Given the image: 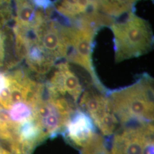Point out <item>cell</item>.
<instances>
[{
	"instance_id": "obj_15",
	"label": "cell",
	"mask_w": 154,
	"mask_h": 154,
	"mask_svg": "<svg viewBox=\"0 0 154 154\" xmlns=\"http://www.w3.org/2000/svg\"><path fill=\"white\" fill-rule=\"evenodd\" d=\"M33 4L39 9L47 10L51 6L52 2L50 0H30Z\"/></svg>"
},
{
	"instance_id": "obj_4",
	"label": "cell",
	"mask_w": 154,
	"mask_h": 154,
	"mask_svg": "<svg viewBox=\"0 0 154 154\" xmlns=\"http://www.w3.org/2000/svg\"><path fill=\"white\" fill-rule=\"evenodd\" d=\"M111 154H154V123L121 125L114 134Z\"/></svg>"
},
{
	"instance_id": "obj_14",
	"label": "cell",
	"mask_w": 154,
	"mask_h": 154,
	"mask_svg": "<svg viewBox=\"0 0 154 154\" xmlns=\"http://www.w3.org/2000/svg\"><path fill=\"white\" fill-rule=\"evenodd\" d=\"M5 58V35L0 31V67L3 65Z\"/></svg>"
},
{
	"instance_id": "obj_17",
	"label": "cell",
	"mask_w": 154,
	"mask_h": 154,
	"mask_svg": "<svg viewBox=\"0 0 154 154\" xmlns=\"http://www.w3.org/2000/svg\"><path fill=\"white\" fill-rule=\"evenodd\" d=\"M0 154H11V152L8 149H4L3 147L0 146Z\"/></svg>"
},
{
	"instance_id": "obj_8",
	"label": "cell",
	"mask_w": 154,
	"mask_h": 154,
	"mask_svg": "<svg viewBox=\"0 0 154 154\" xmlns=\"http://www.w3.org/2000/svg\"><path fill=\"white\" fill-rule=\"evenodd\" d=\"M96 128L91 118L78 107L70 116L62 134L71 144L82 149L97 133Z\"/></svg>"
},
{
	"instance_id": "obj_12",
	"label": "cell",
	"mask_w": 154,
	"mask_h": 154,
	"mask_svg": "<svg viewBox=\"0 0 154 154\" xmlns=\"http://www.w3.org/2000/svg\"><path fill=\"white\" fill-rule=\"evenodd\" d=\"M138 0H98L99 10L112 18H118L129 11H132Z\"/></svg>"
},
{
	"instance_id": "obj_2",
	"label": "cell",
	"mask_w": 154,
	"mask_h": 154,
	"mask_svg": "<svg viewBox=\"0 0 154 154\" xmlns=\"http://www.w3.org/2000/svg\"><path fill=\"white\" fill-rule=\"evenodd\" d=\"M110 27L116 63L144 55L152 49L154 35L150 24L133 11L114 19Z\"/></svg>"
},
{
	"instance_id": "obj_13",
	"label": "cell",
	"mask_w": 154,
	"mask_h": 154,
	"mask_svg": "<svg viewBox=\"0 0 154 154\" xmlns=\"http://www.w3.org/2000/svg\"><path fill=\"white\" fill-rule=\"evenodd\" d=\"M11 109L9 112L11 118L18 125L34 117V108L26 103H17L13 105Z\"/></svg>"
},
{
	"instance_id": "obj_1",
	"label": "cell",
	"mask_w": 154,
	"mask_h": 154,
	"mask_svg": "<svg viewBox=\"0 0 154 154\" xmlns=\"http://www.w3.org/2000/svg\"><path fill=\"white\" fill-rule=\"evenodd\" d=\"M154 79L138 76L132 85L109 91L107 96L120 126L130 123H154Z\"/></svg>"
},
{
	"instance_id": "obj_18",
	"label": "cell",
	"mask_w": 154,
	"mask_h": 154,
	"mask_svg": "<svg viewBox=\"0 0 154 154\" xmlns=\"http://www.w3.org/2000/svg\"><path fill=\"white\" fill-rule=\"evenodd\" d=\"M10 0H0V6L4 5L5 4H8Z\"/></svg>"
},
{
	"instance_id": "obj_11",
	"label": "cell",
	"mask_w": 154,
	"mask_h": 154,
	"mask_svg": "<svg viewBox=\"0 0 154 154\" xmlns=\"http://www.w3.org/2000/svg\"><path fill=\"white\" fill-rule=\"evenodd\" d=\"M26 42L25 58L29 68L32 72L39 75L48 74L55 66V61L46 54L37 41Z\"/></svg>"
},
{
	"instance_id": "obj_6",
	"label": "cell",
	"mask_w": 154,
	"mask_h": 154,
	"mask_svg": "<svg viewBox=\"0 0 154 154\" xmlns=\"http://www.w3.org/2000/svg\"><path fill=\"white\" fill-rule=\"evenodd\" d=\"M54 67L49 80L45 83L46 88L51 93L69 99L78 107L83 88L78 75L66 61L58 62Z\"/></svg>"
},
{
	"instance_id": "obj_5",
	"label": "cell",
	"mask_w": 154,
	"mask_h": 154,
	"mask_svg": "<svg viewBox=\"0 0 154 154\" xmlns=\"http://www.w3.org/2000/svg\"><path fill=\"white\" fill-rule=\"evenodd\" d=\"M78 107L91 118L96 128L104 136L113 135L120 126L107 94L102 93L94 88H90L83 92Z\"/></svg>"
},
{
	"instance_id": "obj_16",
	"label": "cell",
	"mask_w": 154,
	"mask_h": 154,
	"mask_svg": "<svg viewBox=\"0 0 154 154\" xmlns=\"http://www.w3.org/2000/svg\"><path fill=\"white\" fill-rule=\"evenodd\" d=\"M7 85L6 75L4 73L0 72V93Z\"/></svg>"
},
{
	"instance_id": "obj_7",
	"label": "cell",
	"mask_w": 154,
	"mask_h": 154,
	"mask_svg": "<svg viewBox=\"0 0 154 154\" xmlns=\"http://www.w3.org/2000/svg\"><path fill=\"white\" fill-rule=\"evenodd\" d=\"M35 30L37 42L46 54L55 63L65 61L66 46L61 24L46 16L44 22Z\"/></svg>"
},
{
	"instance_id": "obj_3",
	"label": "cell",
	"mask_w": 154,
	"mask_h": 154,
	"mask_svg": "<svg viewBox=\"0 0 154 154\" xmlns=\"http://www.w3.org/2000/svg\"><path fill=\"white\" fill-rule=\"evenodd\" d=\"M77 105L69 99L50 93L45 83L34 110V117L48 138L62 134Z\"/></svg>"
},
{
	"instance_id": "obj_10",
	"label": "cell",
	"mask_w": 154,
	"mask_h": 154,
	"mask_svg": "<svg viewBox=\"0 0 154 154\" xmlns=\"http://www.w3.org/2000/svg\"><path fill=\"white\" fill-rule=\"evenodd\" d=\"M54 6L58 14L74 22L100 11L98 0H57Z\"/></svg>"
},
{
	"instance_id": "obj_9",
	"label": "cell",
	"mask_w": 154,
	"mask_h": 154,
	"mask_svg": "<svg viewBox=\"0 0 154 154\" xmlns=\"http://www.w3.org/2000/svg\"><path fill=\"white\" fill-rule=\"evenodd\" d=\"M15 4L16 16L14 28L19 32L36 30L46 18L42 9H37L30 0H15Z\"/></svg>"
}]
</instances>
